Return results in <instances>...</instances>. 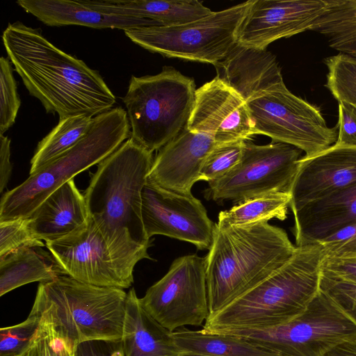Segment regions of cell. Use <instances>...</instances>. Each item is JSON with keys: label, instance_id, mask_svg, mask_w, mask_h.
Wrapping results in <instances>:
<instances>
[{"label": "cell", "instance_id": "cell-1", "mask_svg": "<svg viewBox=\"0 0 356 356\" xmlns=\"http://www.w3.org/2000/svg\"><path fill=\"white\" fill-rule=\"evenodd\" d=\"M3 46L29 94L59 119L95 116L116 99L100 74L50 42L39 29L16 22L2 34Z\"/></svg>", "mask_w": 356, "mask_h": 356}, {"label": "cell", "instance_id": "cell-2", "mask_svg": "<svg viewBox=\"0 0 356 356\" xmlns=\"http://www.w3.org/2000/svg\"><path fill=\"white\" fill-rule=\"evenodd\" d=\"M131 137L101 161L84 194L90 217L111 248L152 259L142 220V191L154 159Z\"/></svg>", "mask_w": 356, "mask_h": 356}, {"label": "cell", "instance_id": "cell-3", "mask_svg": "<svg viewBox=\"0 0 356 356\" xmlns=\"http://www.w3.org/2000/svg\"><path fill=\"white\" fill-rule=\"evenodd\" d=\"M296 249L284 229L268 222L215 223L213 242L204 257L209 315L272 275Z\"/></svg>", "mask_w": 356, "mask_h": 356}, {"label": "cell", "instance_id": "cell-4", "mask_svg": "<svg viewBox=\"0 0 356 356\" xmlns=\"http://www.w3.org/2000/svg\"><path fill=\"white\" fill-rule=\"evenodd\" d=\"M321 244L296 247L292 257L261 282L210 314L204 332L250 330L288 323L307 307L320 290Z\"/></svg>", "mask_w": 356, "mask_h": 356}, {"label": "cell", "instance_id": "cell-5", "mask_svg": "<svg viewBox=\"0 0 356 356\" xmlns=\"http://www.w3.org/2000/svg\"><path fill=\"white\" fill-rule=\"evenodd\" d=\"M127 293L63 275L40 283L31 312L74 350L92 340H121Z\"/></svg>", "mask_w": 356, "mask_h": 356}, {"label": "cell", "instance_id": "cell-6", "mask_svg": "<svg viewBox=\"0 0 356 356\" xmlns=\"http://www.w3.org/2000/svg\"><path fill=\"white\" fill-rule=\"evenodd\" d=\"M130 137V123L122 107L95 116L87 134L74 147L3 195L0 222L29 218L51 193L99 164Z\"/></svg>", "mask_w": 356, "mask_h": 356}, {"label": "cell", "instance_id": "cell-7", "mask_svg": "<svg viewBox=\"0 0 356 356\" xmlns=\"http://www.w3.org/2000/svg\"><path fill=\"white\" fill-rule=\"evenodd\" d=\"M195 84L172 67L156 75L132 76L122 99L131 126V138L153 152L174 139L187 125Z\"/></svg>", "mask_w": 356, "mask_h": 356}, {"label": "cell", "instance_id": "cell-8", "mask_svg": "<svg viewBox=\"0 0 356 356\" xmlns=\"http://www.w3.org/2000/svg\"><path fill=\"white\" fill-rule=\"evenodd\" d=\"M216 333L241 337L280 356H323L336 345L356 339V325L320 289L307 309L288 323Z\"/></svg>", "mask_w": 356, "mask_h": 356}, {"label": "cell", "instance_id": "cell-9", "mask_svg": "<svg viewBox=\"0 0 356 356\" xmlns=\"http://www.w3.org/2000/svg\"><path fill=\"white\" fill-rule=\"evenodd\" d=\"M253 0L198 19L168 27L125 31L135 44L170 58L211 63L221 60L237 42L240 26Z\"/></svg>", "mask_w": 356, "mask_h": 356}, {"label": "cell", "instance_id": "cell-10", "mask_svg": "<svg viewBox=\"0 0 356 356\" xmlns=\"http://www.w3.org/2000/svg\"><path fill=\"white\" fill-rule=\"evenodd\" d=\"M257 134L293 145L310 157L333 145L337 127L327 126L320 108L292 93L282 82L247 102Z\"/></svg>", "mask_w": 356, "mask_h": 356}, {"label": "cell", "instance_id": "cell-11", "mask_svg": "<svg viewBox=\"0 0 356 356\" xmlns=\"http://www.w3.org/2000/svg\"><path fill=\"white\" fill-rule=\"evenodd\" d=\"M302 150L280 142L258 145L245 140L239 163L220 179L208 183L206 199L235 204L276 193H289Z\"/></svg>", "mask_w": 356, "mask_h": 356}, {"label": "cell", "instance_id": "cell-12", "mask_svg": "<svg viewBox=\"0 0 356 356\" xmlns=\"http://www.w3.org/2000/svg\"><path fill=\"white\" fill-rule=\"evenodd\" d=\"M45 245L67 275L98 286L129 288L134 267L143 259L109 246L90 217L76 230Z\"/></svg>", "mask_w": 356, "mask_h": 356}, {"label": "cell", "instance_id": "cell-13", "mask_svg": "<svg viewBox=\"0 0 356 356\" xmlns=\"http://www.w3.org/2000/svg\"><path fill=\"white\" fill-rule=\"evenodd\" d=\"M139 300L171 332L186 325H202L209 315L204 257L188 254L177 258Z\"/></svg>", "mask_w": 356, "mask_h": 356}, {"label": "cell", "instance_id": "cell-14", "mask_svg": "<svg viewBox=\"0 0 356 356\" xmlns=\"http://www.w3.org/2000/svg\"><path fill=\"white\" fill-rule=\"evenodd\" d=\"M142 220L147 236L163 235L209 250L215 223L193 195L170 192L147 181L142 191Z\"/></svg>", "mask_w": 356, "mask_h": 356}, {"label": "cell", "instance_id": "cell-15", "mask_svg": "<svg viewBox=\"0 0 356 356\" xmlns=\"http://www.w3.org/2000/svg\"><path fill=\"white\" fill-rule=\"evenodd\" d=\"M186 127L209 136L218 144L249 140L257 134L246 102L216 77L196 89Z\"/></svg>", "mask_w": 356, "mask_h": 356}, {"label": "cell", "instance_id": "cell-16", "mask_svg": "<svg viewBox=\"0 0 356 356\" xmlns=\"http://www.w3.org/2000/svg\"><path fill=\"white\" fill-rule=\"evenodd\" d=\"M326 6L325 0H253L237 42L266 49L273 41L309 31Z\"/></svg>", "mask_w": 356, "mask_h": 356}, {"label": "cell", "instance_id": "cell-17", "mask_svg": "<svg viewBox=\"0 0 356 356\" xmlns=\"http://www.w3.org/2000/svg\"><path fill=\"white\" fill-rule=\"evenodd\" d=\"M356 184V146L333 145L310 157H301L290 189V208L303 205Z\"/></svg>", "mask_w": 356, "mask_h": 356}, {"label": "cell", "instance_id": "cell-18", "mask_svg": "<svg viewBox=\"0 0 356 356\" xmlns=\"http://www.w3.org/2000/svg\"><path fill=\"white\" fill-rule=\"evenodd\" d=\"M218 144L209 136L191 131L186 127L160 149L154 159L147 181L170 192L193 195L192 187L200 181L205 160Z\"/></svg>", "mask_w": 356, "mask_h": 356}, {"label": "cell", "instance_id": "cell-19", "mask_svg": "<svg viewBox=\"0 0 356 356\" xmlns=\"http://www.w3.org/2000/svg\"><path fill=\"white\" fill-rule=\"evenodd\" d=\"M216 78L238 92L247 102L282 82L275 55L266 49L236 43L214 65Z\"/></svg>", "mask_w": 356, "mask_h": 356}, {"label": "cell", "instance_id": "cell-20", "mask_svg": "<svg viewBox=\"0 0 356 356\" xmlns=\"http://www.w3.org/2000/svg\"><path fill=\"white\" fill-rule=\"evenodd\" d=\"M293 213L296 246L318 244L356 223V184L309 202Z\"/></svg>", "mask_w": 356, "mask_h": 356}, {"label": "cell", "instance_id": "cell-21", "mask_svg": "<svg viewBox=\"0 0 356 356\" xmlns=\"http://www.w3.org/2000/svg\"><path fill=\"white\" fill-rule=\"evenodd\" d=\"M90 216L84 195L73 179L51 193L29 217L30 227L40 240L60 239L83 225Z\"/></svg>", "mask_w": 356, "mask_h": 356}, {"label": "cell", "instance_id": "cell-22", "mask_svg": "<svg viewBox=\"0 0 356 356\" xmlns=\"http://www.w3.org/2000/svg\"><path fill=\"white\" fill-rule=\"evenodd\" d=\"M17 3L49 26L78 25L124 31L152 27L146 19L98 11L88 7L81 0H18Z\"/></svg>", "mask_w": 356, "mask_h": 356}, {"label": "cell", "instance_id": "cell-23", "mask_svg": "<svg viewBox=\"0 0 356 356\" xmlns=\"http://www.w3.org/2000/svg\"><path fill=\"white\" fill-rule=\"evenodd\" d=\"M121 340L124 356L182 355L171 332L142 307L134 288L127 293Z\"/></svg>", "mask_w": 356, "mask_h": 356}, {"label": "cell", "instance_id": "cell-24", "mask_svg": "<svg viewBox=\"0 0 356 356\" xmlns=\"http://www.w3.org/2000/svg\"><path fill=\"white\" fill-rule=\"evenodd\" d=\"M88 7L104 13L147 20L152 27H168L188 23L212 13L196 0L82 1Z\"/></svg>", "mask_w": 356, "mask_h": 356}, {"label": "cell", "instance_id": "cell-25", "mask_svg": "<svg viewBox=\"0 0 356 356\" xmlns=\"http://www.w3.org/2000/svg\"><path fill=\"white\" fill-rule=\"evenodd\" d=\"M63 275L65 272L54 256L42 247L22 248L0 257V296L31 282H47Z\"/></svg>", "mask_w": 356, "mask_h": 356}, {"label": "cell", "instance_id": "cell-26", "mask_svg": "<svg viewBox=\"0 0 356 356\" xmlns=\"http://www.w3.org/2000/svg\"><path fill=\"white\" fill-rule=\"evenodd\" d=\"M182 355L196 356H280L277 353L236 336L190 330L171 332Z\"/></svg>", "mask_w": 356, "mask_h": 356}, {"label": "cell", "instance_id": "cell-27", "mask_svg": "<svg viewBox=\"0 0 356 356\" xmlns=\"http://www.w3.org/2000/svg\"><path fill=\"white\" fill-rule=\"evenodd\" d=\"M326 8L309 31L323 35L329 46L356 58V0H325Z\"/></svg>", "mask_w": 356, "mask_h": 356}, {"label": "cell", "instance_id": "cell-28", "mask_svg": "<svg viewBox=\"0 0 356 356\" xmlns=\"http://www.w3.org/2000/svg\"><path fill=\"white\" fill-rule=\"evenodd\" d=\"M92 119L84 114L59 119L58 124L38 143L31 160L29 175L74 147L87 134Z\"/></svg>", "mask_w": 356, "mask_h": 356}, {"label": "cell", "instance_id": "cell-29", "mask_svg": "<svg viewBox=\"0 0 356 356\" xmlns=\"http://www.w3.org/2000/svg\"><path fill=\"white\" fill-rule=\"evenodd\" d=\"M289 193H276L249 199L235 204L219 213L217 224L222 226H243L273 218L284 220L290 207Z\"/></svg>", "mask_w": 356, "mask_h": 356}, {"label": "cell", "instance_id": "cell-30", "mask_svg": "<svg viewBox=\"0 0 356 356\" xmlns=\"http://www.w3.org/2000/svg\"><path fill=\"white\" fill-rule=\"evenodd\" d=\"M323 63L327 70L325 86L337 102L356 107V58L339 53Z\"/></svg>", "mask_w": 356, "mask_h": 356}, {"label": "cell", "instance_id": "cell-31", "mask_svg": "<svg viewBox=\"0 0 356 356\" xmlns=\"http://www.w3.org/2000/svg\"><path fill=\"white\" fill-rule=\"evenodd\" d=\"M245 143L244 140H237L218 144L207 156L200 180L209 183L227 174L241 161Z\"/></svg>", "mask_w": 356, "mask_h": 356}, {"label": "cell", "instance_id": "cell-32", "mask_svg": "<svg viewBox=\"0 0 356 356\" xmlns=\"http://www.w3.org/2000/svg\"><path fill=\"white\" fill-rule=\"evenodd\" d=\"M40 325V317L30 312L23 322L0 330V356H23Z\"/></svg>", "mask_w": 356, "mask_h": 356}, {"label": "cell", "instance_id": "cell-33", "mask_svg": "<svg viewBox=\"0 0 356 356\" xmlns=\"http://www.w3.org/2000/svg\"><path fill=\"white\" fill-rule=\"evenodd\" d=\"M8 58H0V135L15 122L21 101Z\"/></svg>", "mask_w": 356, "mask_h": 356}, {"label": "cell", "instance_id": "cell-34", "mask_svg": "<svg viewBox=\"0 0 356 356\" xmlns=\"http://www.w3.org/2000/svg\"><path fill=\"white\" fill-rule=\"evenodd\" d=\"M43 246L30 227L29 218L0 222V257L22 248Z\"/></svg>", "mask_w": 356, "mask_h": 356}, {"label": "cell", "instance_id": "cell-35", "mask_svg": "<svg viewBox=\"0 0 356 356\" xmlns=\"http://www.w3.org/2000/svg\"><path fill=\"white\" fill-rule=\"evenodd\" d=\"M320 289L356 325V284L321 270Z\"/></svg>", "mask_w": 356, "mask_h": 356}, {"label": "cell", "instance_id": "cell-36", "mask_svg": "<svg viewBox=\"0 0 356 356\" xmlns=\"http://www.w3.org/2000/svg\"><path fill=\"white\" fill-rule=\"evenodd\" d=\"M23 356H74V350L52 327L42 321Z\"/></svg>", "mask_w": 356, "mask_h": 356}, {"label": "cell", "instance_id": "cell-37", "mask_svg": "<svg viewBox=\"0 0 356 356\" xmlns=\"http://www.w3.org/2000/svg\"><path fill=\"white\" fill-rule=\"evenodd\" d=\"M324 257L344 258L356 256V223L346 226L321 241Z\"/></svg>", "mask_w": 356, "mask_h": 356}, {"label": "cell", "instance_id": "cell-38", "mask_svg": "<svg viewBox=\"0 0 356 356\" xmlns=\"http://www.w3.org/2000/svg\"><path fill=\"white\" fill-rule=\"evenodd\" d=\"M338 131L334 145L356 146V107L345 102H338Z\"/></svg>", "mask_w": 356, "mask_h": 356}, {"label": "cell", "instance_id": "cell-39", "mask_svg": "<svg viewBox=\"0 0 356 356\" xmlns=\"http://www.w3.org/2000/svg\"><path fill=\"white\" fill-rule=\"evenodd\" d=\"M74 356H124L122 340H92L76 345Z\"/></svg>", "mask_w": 356, "mask_h": 356}, {"label": "cell", "instance_id": "cell-40", "mask_svg": "<svg viewBox=\"0 0 356 356\" xmlns=\"http://www.w3.org/2000/svg\"><path fill=\"white\" fill-rule=\"evenodd\" d=\"M321 270L339 279L356 284V256L344 258L324 257Z\"/></svg>", "mask_w": 356, "mask_h": 356}, {"label": "cell", "instance_id": "cell-41", "mask_svg": "<svg viewBox=\"0 0 356 356\" xmlns=\"http://www.w3.org/2000/svg\"><path fill=\"white\" fill-rule=\"evenodd\" d=\"M10 140L8 136L0 135V193L6 187L12 173L10 162Z\"/></svg>", "mask_w": 356, "mask_h": 356}, {"label": "cell", "instance_id": "cell-42", "mask_svg": "<svg viewBox=\"0 0 356 356\" xmlns=\"http://www.w3.org/2000/svg\"><path fill=\"white\" fill-rule=\"evenodd\" d=\"M323 356H356V339L341 342L332 347Z\"/></svg>", "mask_w": 356, "mask_h": 356}, {"label": "cell", "instance_id": "cell-43", "mask_svg": "<svg viewBox=\"0 0 356 356\" xmlns=\"http://www.w3.org/2000/svg\"><path fill=\"white\" fill-rule=\"evenodd\" d=\"M176 356H196V355H179Z\"/></svg>", "mask_w": 356, "mask_h": 356}]
</instances>
